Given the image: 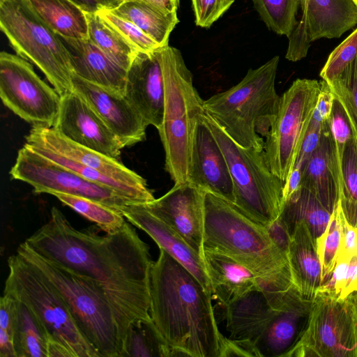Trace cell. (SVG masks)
Masks as SVG:
<instances>
[{
	"label": "cell",
	"instance_id": "19",
	"mask_svg": "<svg viewBox=\"0 0 357 357\" xmlns=\"http://www.w3.org/2000/svg\"><path fill=\"white\" fill-rule=\"evenodd\" d=\"M73 83V91L86 100L124 147L146 139L148 126L125 96L111 93L74 73Z\"/></svg>",
	"mask_w": 357,
	"mask_h": 357
},
{
	"label": "cell",
	"instance_id": "43",
	"mask_svg": "<svg viewBox=\"0 0 357 357\" xmlns=\"http://www.w3.org/2000/svg\"><path fill=\"white\" fill-rule=\"evenodd\" d=\"M327 123L323 122L319 116L314 111L294 167L303 170L307 161L319 145L324 127Z\"/></svg>",
	"mask_w": 357,
	"mask_h": 357
},
{
	"label": "cell",
	"instance_id": "59",
	"mask_svg": "<svg viewBox=\"0 0 357 357\" xmlns=\"http://www.w3.org/2000/svg\"><path fill=\"white\" fill-rule=\"evenodd\" d=\"M356 256L357 257V241H356Z\"/></svg>",
	"mask_w": 357,
	"mask_h": 357
},
{
	"label": "cell",
	"instance_id": "37",
	"mask_svg": "<svg viewBox=\"0 0 357 357\" xmlns=\"http://www.w3.org/2000/svg\"><path fill=\"white\" fill-rule=\"evenodd\" d=\"M340 199L346 219L357 227V139L354 136L345 146Z\"/></svg>",
	"mask_w": 357,
	"mask_h": 357
},
{
	"label": "cell",
	"instance_id": "11",
	"mask_svg": "<svg viewBox=\"0 0 357 357\" xmlns=\"http://www.w3.org/2000/svg\"><path fill=\"white\" fill-rule=\"evenodd\" d=\"M357 357L353 294L345 298L317 292L307 327L287 357Z\"/></svg>",
	"mask_w": 357,
	"mask_h": 357
},
{
	"label": "cell",
	"instance_id": "14",
	"mask_svg": "<svg viewBox=\"0 0 357 357\" xmlns=\"http://www.w3.org/2000/svg\"><path fill=\"white\" fill-rule=\"evenodd\" d=\"M300 6L301 18L288 36L286 59L291 61L304 58L312 42L339 38L357 24L354 0H300Z\"/></svg>",
	"mask_w": 357,
	"mask_h": 357
},
{
	"label": "cell",
	"instance_id": "1",
	"mask_svg": "<svg viewBox=\"0 0 357 357\" xmlns=\"http://www.w3.org/2000/svg\"><path fill=\"white\" fill-rule=\"evenodd\" d=\"M45 259L85 277L106 294L128 328L150 314L152 261L148 245L126 222L105 236L71 225L56 207L25 241Z\"/></svg>",
	"mask_w": 357,
	"mask_h": 357
},
{
	"label": "cell",
	"instance_id": "52",
	"mask_svg": "<svg viewBox=\"0 0 357 357\" xmlns=\"http://www.w3.org/2000/svg\"><path fill=\"white\" fill-rule=\"evenodd\" d=\"M0 357H17L13 337L0 329Z\"/></svg>",
	"mask_w": 357,
	"mask_h": 357
},
{
	"label": "cell",
	"instance_id": "58",
	"mask_svg": "<svg viewBox=\"0 0 357 357\" xmlns=\"http://www.w3.org/2000/svg\"><path fill=\"white\" fill-rule=\"evenodd\" d=\"M227 2L231 6L233 3L234 2V0H227Z\"/></svg>",
	"mask_w": 357,
	"mask_h": 357
},
{
	"label": "cell",
	"instance_id": "12",
	"mask_svg": "<svg viewBox=\"0 0 357 357\" xmlns=\"http://www.w3.org/2000/svg\"><path fill=\"white\" fill-rule=\"evenodd\" d=\"M0 97L5 106L32 124L53 127L61 97L35 72L26 60L2 51L0 53Z\"/></svg>",
	"mask_w": 357,
	"mask_h": 357
},
{
	"label": "cell",
	"instance_id": "45",
	"mask_svg": "<svg viewBox=\"0 0 357 357\" xmlns=\"http://www.w3.org/2000/svg\"><path fill=\"white\" fill-rule=\"evenodd\" d=\"M341 225L342 244L337 261L340 260L350 261L356 255L357 227L349 224L343 210L341 213Z\"/></svg>",
	"mask_w": 357,
	"mask_h": 357
},
{
	"label": "cell",
	"instance_id": "46",
	"mask_svg": "<svg viewBox=\"0 0 357 357\" xmlns=\"http://www.w3.org/2000/svg\"><path fill=\"white\" fill-rule=\"evenodd\" d=\"M17 315V301L10 295L3 294L0 299V329L14 336Z\"/></svg>",
	"mask_w": 357,
	"mask_h": 357
},
{
	"label": "cell",
	"instance_id": "47",
	"mask_svg": "<svg viewBox=\"0 0 357 357\" xmlns=\"http://www.w3.org/2000/svg\"><path fill=\"white\" fill-rule=\"evenodd\" d=\"M320 84V91L314 112L319 116L323 122L327 123L332 112L335 98L326 81L322 79Z\"/></svg>",
	"mask_w": 357,
	"mask_h": 357
},
{
	"label": "cell",
	"instance_id": "3",
	"mask_svg": "<svg viewBox=\"0 0 357 357\" xmlns=\"http://www.w3.org/2000/svg\"><path fill=\"white\" fill-rule=\"evenodd\" d=\"M203 245L244 265L261 280L260 288L285 291L294 286L287 253L266 227L210 192L205 195Z\"/></svg>",
	"mask_w": 357,
	"mask_h": 357
},
{
	"label": "cell",
	"instance_id": "28",
	"mask_svg": "<svg viewBox=\"0 0 357 357\" xmlns=\"http://www.w3.org/2000/svg\"><path fill=\"white\" fill-rule=\"evenodd\" d=\"M109 10L135 24L160 47L168 45L170 33L179 22L177 13L145 0H122Z\"/></svg>",
	"mask_w": 357,
	"mask_h": 357
},
{
	"label": "cell",
	"instance_id": "7",
	"mask_svg": "<svg viewBox=\"0 0 357 357\" xmlns=\"http://www.w3.org/2000/svg\"><path fill=\"white\" fill-rule=\"evenodd\" d=\"M8 266L3 294L28 307L49 338L65 345L75 357H100L81 332L59 291L38 268L17 252L8 258Z\"/></svg>",
	"mask_w": 357,
	"mask_h": 357
},
{
	"label": "cell",
	"instance_id": "55",
	"mask_svg": "<svg viewBox=\"0 0 357 357\" xmlns=\"http://www.w3.org/2000/svg\"><path fill=\"white\" fill-rule=\"evenodd\" d=\"M84 12L94 13L102 8L97 0H71Z\"/></svg>",
	"mask_w": 357,
	"mask_h": 357
},
{
	"label": "cell",
	"instance_id": "5",
	"mask_svg": "<svg viewBox=\"0 0 357 357\" xmlns=\"http://www.w3.org/2000/svg\"><path fill=\"white\" fill-rule=\"evenodd\" d=\"M17 252L38 268L67 303L81 332L100 357H123L128 328L105 291L92 280L35 252L23 242Z\"/></svg>",
	"mask_w": 357,
	"mask_h": 357
},
{
	"label": "cell",
	"instance_id": "25",
	"mask_svg": "<svg viewBox=\"0 0 357 357\" xmlns=\"http://www.w3.org/2000/svg\"><path fill=\"white\" fill-rule=\"evenodd\" d=\"M301 186L333 213L340 199L342 183L328 122L324 127L319 145L303 167Z\"/></svg>",
	"mask_w": 357,
	"mask_h": 357
},
{
	"label": "cell",
	"instance_id": "4",
	"mask_svg": "<svg viewBox=\"0 0 357 357\" xmlns=\"http://www.w3.org/2000/svg\"><path fill=\"white\" fill-rule=\"evenodd\" d=\"M279 56L249 69L229 89L204 100L205 113L238 145L264 150V139L275 116L280 96L275 89Z\"/></svg>",
	"mask_w": 357,
	"mask_h": 357
},
{
	"label": "cell",
	"instance_id": "31",
	"mask_svg": "<svg viewBox=\"0 0 357 357\" xmlns=\"http://www.w3.org/2000/svg\"><path fill=\"white\" fill-rule=\"evenodd\" d=\"M17 301V315L13 336L17 357H47L49 338L47 331L31 310Z\"/></svg>",
	"mask_w": 357,
	"mask_h": 357
},
{
	"label": "cell",
	"instance_id": "29",
	"mask_svg": "<svg viewBox=\"0 0 357 357\" xmlns=\"http://www.w3.org/2000/svg\"><path fill=\"white\" fill-rule=\"evenodd\" d=\"M36 13L57 34L89 39L85 12L71 0H27Z\"/></svg>",
	"mask_w": 357,
	"mask_h": 357
},
{
	"label": "cell",
	"instance_id": "41",
	"mask_svg": "<svg viewBox=\"0 0 357 357\" xmlns=\"http://www.w3.org/2000/svg\"><path fill=\"white\" fill-rule=\"evenodd\" d=\"M356 57L357 29L331 53L320 72V77L327 83L330 82Z\"/></svg>",
	"mask_w": 357,
	"mask_h": 357
},
{
	"label": "cell",
	"instance_id": "18",
	"mask_svg": "<svg viewBox=\"0 0 357 357\" xmlns=\"http://www.w3.org/2000/svg\"><path fill=\"white\" fill-rule=\"evenodd\" d=\"M312 303L293 286L272 306L274 313L255 345L256 356L287 357L307 327Z\"/></svg>",
	"mask_w": 357,
	"mask_h": 357
},
{
	"label": "cell",
	"instance_id": "57",
	"mask_svg": "<svg viewBox=\"0 0 357 357\" xmlns=\"http://www.w3.org/2000/svg\"><path fill=\"white\" fill-rule=\"evenodd\" d=\"M355 308H356V323H357V291L353 294Z\"/></svg>",
	"mask_w": 357,
	"mask_h": 357
},
{
	"label": "cell",
	"instance_id": "49",
	"mask_svg": "<svg viewBox=\"0 0 357 357\" xmlns=\"http://www.w3.org/2000/svg\"><path fill=\"white\" fill-rule=\"evenodd\" d=\"M303 169L294 167L283 188L282 201L284 204L301 188Z\"/></svg>",
	"mask_w": 357,
	"mask_h": 357
},
{
	"label": "cell",
	"instance_id": "38",
	"mask_svg": "<svg viewBox=\"0 0 357 357\" xmlns=\"http://www.w3.org/2000/svg\"><path fill=\"white\" fill-rule=\"evenodd\" d=\"M328 84L335 99L343 107L353 135L357 139V57Z\"/></svg>",
	"mask_w": 357,
	"mask_h": 357
},
{
	"label": "cell",
	"instance_id": "24",
	"mask_svg": "<svg viewBox=\"0 0 357 357\" xmlns=\"http://www.w3.org/2000/svg\"><path fill=\"white\" fill-rule=\"evenodd\" d=\"M221 307L229 334L228 338L241 343L252 356H257L255 345L274 313L263 291L252 290Z\"/></svg>",
	"mask_w": 357,
	"mask_h": 357
},
{
	"label": "cell",
	"instance_id": "21",
	"mask_svg": "<svg viewBox=\"0 0 357 357\" xmlns=\"http://www.w3.org/2000/svg\"><path fill=\"white\" fill-rule=\"evenodd\" d=\"M204 113L195 130L188 182L234 204V188L227 162L204 119Z\"/></svg>",
	"mask_w": 357,
	"mask_h": 357
},
{
	"label": "cell",
	"instance_id": "2",
	"mask_svg": "<svg viewBox=\"0 0 357 357\" xmlns=\"http://www.w3.org/2000/svg\"><path fill=\"white\" fill-rule=\"evenodd\" d=\"M150 314L172 350V357H220V333L212 295L181 264L162 249L152 263Z\"/></svg>",
	"mask_w": 357,
	"mask_h": 357
},
{
	"label": "cell",
	"instance_id": "44",
	"mask_svg": "<svg viewBox=\"0 0 357 357\" xmlns=\"http://www.w3.org/2000/svg\"><path fill=\"white\" fill-rule=\"evenodd\" d=\"M349 261V260L338 261L330 278L321 285L317 292L339 297L345 283Z\"/></svg>",
	"mask_w": 357,
	"mask_h": 357
},
{
	"label": "cell",
	"instance_id": "27",
	"mask_svg": "<svg viewBox=\"0 0 357 357\" xmlns=\"http://www.w3.org/2000/svg\"><path fill=\"white\" fill-rule=\"evenodd\" d=\"M287 257L294 285L303 298L313 300L322 284L321 266L316 243L304 222L294 225Z\"/></svg>",
	"mask_w": 357,
	"mask_h": 357
},
{
	"label": "cell",
	"instance_id": "36",
	"mask_svg": "<svg viewBox=\"0 0 357 357\" xmlns=\"http://www.w3.org/2000/svg\"><path fill=\"white\" fill-rule=\"evenodd\" d=\"M342 208L339 199L326 230L316 241L321 266L322 284L330 278L339 257L342 244Z\"/></svg>",
	"mask_w": 357,
	"mask_h": 357
},
{
	"label": "cell",
	"instance_id": "56",
	"mask_svg": "<svg viewBox=\"0 0 357 357\" xmlns=\"http://www.w3.org/2000/svg\"><path fill=\"white\" fill-rule=\"evenodd\" d=\"M121 0H97L102 8H111L117 4Z\"/></svg>",
	"mask_w": 357,
	"mask_h": 357
},
{
	"label": "cell",
	"instance_id": "26",
	"mask_svg": "<svg viewBox=\"0 0 357 357\" xmlns=\"http://www.w3.org/2000/svg\"><path fill=\"white\" fill-rule=\"evenodd\" d=\"M204 261L211 283L212 298L221 307L252 290L260 289L261 280L252 271L225 254L204 250Z\"/></svg>",
	"mask_w": 357,
	"mask_h": 357
},
{
	"label": "cell",
	"instance_id": "17",
	"mask_svg": "<svg viewBox=\"0 0 357 357\" xmlns=\"http://www.w3.org/2000/svg\"><path fill=\"white\" fill-rule=\"evenodd\" d=\"M53 128L82 146L119 159L124 146L91 107L74 91L61 96Z\"/></svg>",
	"mask_w": 357,
	"mask_h": 357
},
{
	"label": "cell",
	"instance_id": "50",
	"mask_svg": "<svg viewBox=\"0 0 357 357\" xmlns=\"http://www.w3.org/2000/svg\"><path fill=\"white\" fill-rule=\"evenodd\" d=\"M357 291V257L355 255L349 261V268L344 287L339 298H345Z\"/></svg>",
	"mask_w": 357,
	"mask_h": 357
},
{
	"label": "cell",
	"instance_id": "30",
	"mask_svg": "<svg viewBox=\"0 0 357 357\" xmlns=\"http://www.w3.org/2000/svg\"><path fill=\"white\" fill-rule=\"evenodd\" d=\"M331 213L307 189L301 188L284 204L280 218L291 234L294 225L304 222L315 243L326 230Z\"/></svg>",
	"mask_w": 357,
	"mask_h": 357
},
{
	"label": "cell",
	"instance_id": "34",
	"mask_svg": "<svg viewBox=\"0 0 357 357\" xmlns=\"http://www.w3.org/2000/svg\"><path fill=\"white\" fill-rule=\"evenodd\" d=\"M53 195L65 205L96 223L106 234L116 231L126 222L121 212L100 202L67 194L55 193Z\"/></svg>",
	"mask_w": 357,
	"mask_h": 357
},
{
	"label": "cell",
	"instance_id": "23",
	"mask_svg": "<svg viewBox=\"0 0 357 357\" xmlns=\"http://www.w3.org/2000/svg\"><path fill=\"white\" fill-rule=\"evenodd\" d=\"M66 47L73 73L111 93L125 96L127 70L89 39L59 35Z\"/></svg>",
	"mask_w": 357,
	"mask_h": 357
},
{
	"label": "cell",
	"instance_id": "15",
	"mask_svg": "<svg viewBox=\"0 0 357 357\" xmlns=\"http://www.w3.org/2000/svg\"><path fill=\"white\" fill-rule=\"evenodd\" d=\"M206 192L190 182L174 184L160 198L144 204L176 231L203 259Z\"/></svg>",
	"mask_w": 357,
	"mask_h": 357
},
{
	"label": "cell",
	"instance_id": "53",
	"mask_svg": "<svg viewBox=\"0 0 357 357\" xmlns=\"http://www.w3.org/2000/svg\"><path fill=\"white\" fill-rule=\"evenodd\" d=\"M47 357H75V356L65 345L49 338L47 343Z\"/></svg>",
	"mask_w": 357,
	"mask_h": 357
},
{
	"label": "cell",
	"instance_id": "32",
	"mask_svg": "<svg viewBox=\"0 0 357 357\" xmlns=\"http://www.w3.org/2000/svg\"><path fill=\"white\" fill-rule=\"evenodd\" d=\"M85 14L89 38L110 59L127 70L139 52L105 22L97 12H85Z\"/></svg>",
	"mask_w": 357,
	"mask_h": 357
},
{
	"label": "cell",
	"instance_id": "51",
	"mask_svg": "<svg viewBox=\"0 0 357 357\" xmlns=\"http://www.w3.org/2000/svg\"><path fill=\"white\" fill-rule=\"evenodd\" d=\"M252 356V354L241 343L225 336L220 357Z\"/></svg>",
	"mask_w": 357,
	"mask_h": 357
},
{
	"label": "cell",
	"instance_id": "22",
	"mask_svg": "<svg viewBox=\"0 0 357 357\" xmlns=\"http://www.w3.org/2000/svg\"><path fill=\"white\" fill-rule=\"evenodd\" d=\"M121 213L129 222L145 231L158 245L186 268L211 294L203 257L170 226L151 213L144 204H131Z\"/></svg>",
	"mask_w": 357,
	"mask_h": 357
},
{
	"label": "cell",
	"instance_id": "20",
	"mask_svg": "<svg viewBox=\"0 0 357 357\" xmlns=\"http://www.w3.org/2000/svg\"><path fill=\"white\" fill-rule=\"evenodd\" d=\"M126 98L147 126L160 129L163 119L165 85L158 48L139 52L127 70Z\"/></svg>",
	"mask_w": 357,
	"mask_h": 357
},
{
	"label": "cell",
	"instance_id": "13",
	"mask_svg": "<svg viewBox=\"0 0 357 357\" xmlns=\"http://www.w3.org/2000/svg\"><path fill=\"white\" fill-rule=\"evenodd\" d=\"M10 175L12 179L31 185L37 194L62 193L82 197L119 212L124 206L135 204L114 189L87 180L25 145L19 150Z\"/></svg>",
	"mask_w": 357,
	"mask_h": 357
},
{
	"label": "cell",
	"instance_id": "33",
	"mask_svg": "<svg viewBox=\"0 0 357 357\" xmlns=\"http://www.w3.org/2000/svg\"><path fill=\"white\" fill-rule=\"evenodd\" d=\"M123 356L172 357V350L152 319H140L128 328Z\"/></svg>",
	"mask_w": 357,
	"mask_h": 357
},
{
	"label": "cell",
	"instance_id": "16",
	"mask_svg": "<svg viewBox=\"0 0 357 357\" xmlns=\"http://www.w3.org/2000/svg\"><path fill=\"white\" fill-rule=\"evenodd\" d=\"M25 139V144L45 147L117 179L139 193L149 203L155 199L148 188L146 181L126 167L119 159L77 144L53 127L32 126Z\"/></svg>",
	"mask_w": 357,
	"mask_h": 357
},
{
	"label": "cell",
	"instance_id": "8",
	"mask_svg": "<svg viewBox=\"0 0 357 357\" xmlns=\"http://www.w3.org/2000/svg\"><path fill=\"white\" fill-rule=\"evenodd\" d=\"M0 29L17 55L35 64L61 97L73 91L66 47L27 0H0Z\"/></svg>",
	"mask_w": 357,
	"mask_h": 357
},
{
	"label": "cell",
	"instance_id": "39",
	"mask_svg": "<svg viewBox=\"0 0 357 357\" xmlns=\"http://www.w3.org/2000/svg\"><path fill=\"white\" fill-rule=\"evenodd\" d=\"M97 13L137 52H152L160 47L135 24L114 14L110 10L102 8Z\"/></svg>",
	"mask_w": 357,
	"mask_h": 357
},
{
	"label": "cell",
	"instance_id": "6",
	"mask_svg": "<svg viewBox=\"0 0 357 357\" xmlns=\"http://www.w3.org/2000/svg\"><path fill=\"white\" fill-rule=\"evenodd\" d=\"M165 85L162 125L158 130L165 154V169L174 184L188 181L197 123L204 113V100L194 86L192 75L181 52L158 48Z\"/></svg>",
	"mask_w": 357,
	"mask_h": 357
},
{
	"label": "cell",
	"instance_id": "40",
	"mask_svg": "<svg viewBox=\"0 0 357 357\" xmlns=\"http://www.w3.org/2000/svg\"><path fill=\"white\" fill-rule=\"evenodd\" d=\"M328 126L333 142L337 165L342 186V160L344 153L348 141L354 135L346 113L340 103L335 99L328 121Z\"/></svg>",
	"mask_w": 357,
	"mask_h": 357
},
{
	"label": "cell",
	"instance_id": "42",
	"mask_svg": "<svg viewBox=\"0 0 357 357\" xmlns=\"http://www.w3.org/2000/svg\"><path fill=\"white\" fill-rule=\"evenodd\" d=\"M195 24L209 28L231 6L227 0H191Z\"/></svg>",
	"mask_w": 357,
	"mask_h": 357
},
{
	"label": "cell",
	"instance_id": "9",
	"mask_svg": "<svg viewBox=\"0 0 357 357\" xmlns=\"http://www.w3.org/2000/svg\"><path fill=\"white\" fill-rule=\"evenodd\" d=\"M204 116L227 162L234 204L252 220L268 226L282 213L284 183L270 170L263 151L238 145L211 116L206 113Z\"/></svg>",
	"mask_w": 357,
	"mask_h": 357
},
{
	"label": "cell",
	"instance_id": "60",
	"mask_svg": "<svg viewBox=\"0 0 357 357\" xmlns=\"http://www.w3.org/2000/svg\"><path fill=\"white\" fill-rule=\"evenodd\" d=\"M357 3V0H354Z\"/></svg>",
	"mask_w": 357,
	"mask_h": 357
},
{
	"label": "cell",
	"instance_id": "35",
	"mask_svg": "<svg viewBox=\"0 0 357 357\" xmlns=\"http://www.w3.org/2000/svg\"><path fill=\"white\" fill-rule=\"evenodd\" d=\"M261 19L267 27L287 37L298 21L296 14L300 0H252Z\"/></svg>",
	"mask_w": 357,
	"mask_h": 357
},
{
	"label": "cell",
	"instance_id": "54",
	"mask_svg": "<svg viewBox=\"0 0 357 357\" xmlns=\"http://www.w3.org/2000/svg\"><path fill=\"white\" fill-rule=\"evenodd\" d=\"M121 0L120 1H121ZM169 13H177L180 0H145ZM119 1V2H120Z\"/></svg>",
	"mask_w": 357,
	"mask_h": 357
},
{
	"label": "cell",
	"instance_id": "10",
	"mask_svg": "<svg viewBox=\"0 0 357 357\" xmlns=\"http://www.w3.org/2000/svg\"><path fill=\"white\" fill-rule=\"evenodd\" d=\"M320 88L316 79H297L280 98L263 151L268 168L284 183L294 167Z\"/></svg>",
	"mask_w": 357,
	"mask_h": 357
},
{
	"label": "cell",
	"instance_id": "48",
	"mask_svg": "<svg viewBox=\"0 0 357 357\" xmlns=\"http://www.w3.org/2000/svg\"><path fill=\"white\" fill-rule=\"evenodd\" d=\"M266 227L274 243L287 253L291 234L282 220L279 217Z\"/></svg>",
	"mask_w": 357,
	"mask_h": 357
}]
</instances>
